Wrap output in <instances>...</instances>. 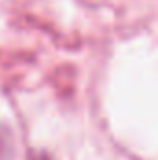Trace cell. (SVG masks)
<instances>
[{"label": "cell", "instance_id": "1", "mask_svg": "<svg viewBox=\"0 0 158 160\" xmlns=\"http://www.w3.org/2000/svg\"><path fill=\"white\" fill-rule=\"evenodd\" d=\"M13 158V142L11 134L7 128L0 127V160H11Z\"/></svg>", "mask_w": 158, "mask_h": 160}, {"label": "cell", "instance_id": "2", "mask_svg": "<svg viewBox=\"0 0 158 160\" xmlns=\"http://www.w3.org/2000/svg\"><path fill=\"white\" fill-rule=\"evenodd\" d=\"M37 160H48V158H45V157H39V158H37Z\"/></svg>", "mask_w": 158, "mask_h": 160}]
</instances>
